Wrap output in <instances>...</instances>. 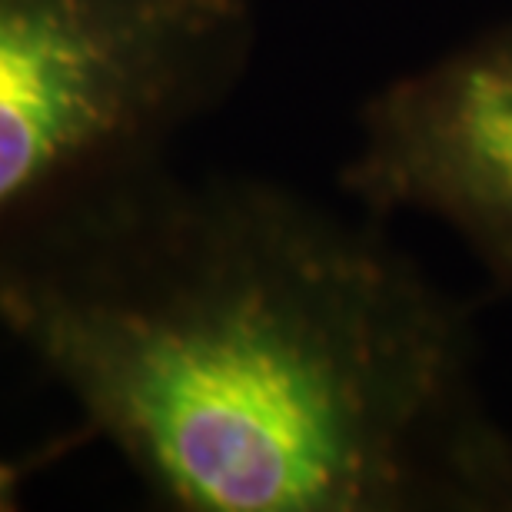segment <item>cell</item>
Segmentation results:
<instances>
[{"mask_svg":"<svg viewBox=\"0 0 512 512\" xmlns=\"http://www.w3.org/2000/svg\"><path fill=\"white\" fill-rule=\"evenodd\" d=\"M336 183L386 223L443 230L512 303V20L366 94Z\"/></svg>","mask_w":512,"mask_h":512,"instance_id":"cell-3","label":"cell"},{"mask_svg":"<svg viewBox=\"0 0 512 512\" xmlns=\"http://www.w3.org/2000/svg\"><path fill=\"white\" fill-rule=\"evenodd\" d=\"M476 512H512V429L499 439L476 496Z\"/></svg>","mask_w":512,"mask_h":512,"instance_id":"cell-5","label":"cell"},{"mask_svg":"<svg viewBox=\"0 0 512 512\" xmlns=\"http://www.w3.org/2000/svg\"><path fill=\"white\" fill-rule=\"evenodd\" d=\"M0 330L160 506L473 512L469 306L360 207L160 163L0 256Z\"/></svg>","mask_w":512,"mask_h":512,"instance_id":"cell-1","label":"cell"},{"mask_svg":"<svg viewBox=\"0 0 512 512\" xmlns=\"http://www.w3.org/2000/svg\"><path fill=\"white\" fill-rule=\"evenodd\" d=\"M84 439H87V433H84V429H77V433L57 439V443L50 449H44L37 459H0V512L20 509V486H24V479H30L34 469L50 463V459H57L64 449H70L74 443H84Z\"/></svg>","mask_w":512,"mask_h":512,"instance_id":"cell-4","label":"cell"},{"mask_svg":"<svg viewBox=\"0 0 512 512\" xmlns=\"http://www.w3.org/2000/svg\"><path fill=\"white\" fill-rule=\"evenodd\" d=\"M256 40L260 0H0V256L170 163Z\"/></svg>","mask_w":512,"mask_h":512,"instance_id":"cell-2","label":"cell"}]
</instances>
